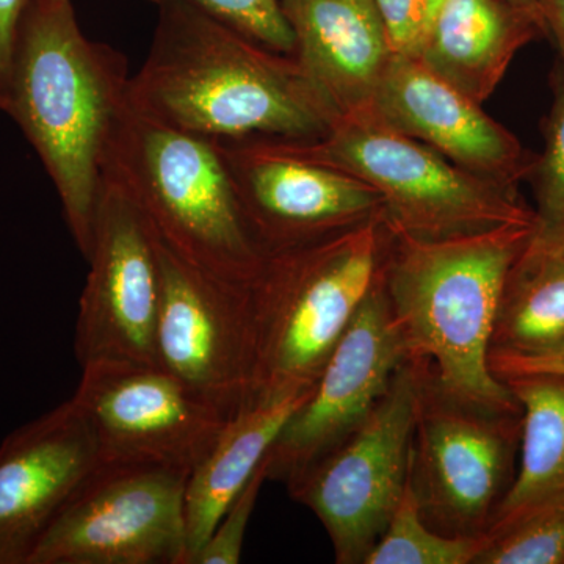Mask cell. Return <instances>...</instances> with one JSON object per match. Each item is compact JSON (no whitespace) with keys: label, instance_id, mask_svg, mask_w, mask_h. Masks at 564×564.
<instances>
[{"label":"cell","instance_id":"obj_1","mask_svg":"<svg viewBox=\"0 0 564 564\" xmlns=\"http://www.w3.org/2000/svg\"><path fill=\"white\" fill-rule=\"evenodd\" d=\"M158 24L129 101L209 140H313L334 113L293 55L263 46L192 0H150Z\"/></svg>","mask_w":564,"mask_h":564},{"label":"cell","instance_id":"obj_2","mask_svg":"<svg viewBox=\"0 0 564 564\" xmlns=\"http://www.w3.org/2000/svg\"><path fill=\"white\" fill-rule=\"evenodd\" d=\"M128 58L82 32L70 0H31L22 13L3 113L20 126L61 199L87 261L102 159L128 99Z\"/></svg>","mask_w":564,"mask_h":564},{"label":"cell","instance_id":"obj_3","mask_svg":"<svg viewBox=\"0 0 564 564\" xmlns=\"http://www.w3.org/2000/svg\"><path fill=\"white\" fill-rule=\"evenodd\" d=\"M383 228L380 278L408 358L429 364L455 395L521 410L492 373L489 352L505 284L536 225L436 240Z\"/></svg>","mask_w":564,"mask_h":564},{"label":"cell","instance_id":"obj_4","mask_svg":"<svg viewBox=\"0 0 564 564\" xmlns=\"http://www.w3.org/2000/svg\"><path fill=\"white\" fill-rule=\"evenodd\" d=\"M102 176L135 204L151 231L199 272L247 289L267 251L247 220L215 140L180 131L122 104Z\"/></svg>","mask_w":564,"mask_h":564},{"label":"cell","instance_id":"obj_5","mask_svg":"<svg viewBox=\"0 0 564 564\" xmlns=\"http://www.w3.org/2000/svg\"><path fill=\"white\" fill-rule=\"evenodd\" d=\"M383 220L267 251L247 288L252 392L311 389L377 281Z\"/></svg>","mask_w":564,"mask_h":564},{"label":"cell","instance_id":"obj_6","mask_svg":"<svg viewBox=\"0 0 564 564\" xmlns=\"http://www.w3.org/2000/svg\"><path fill=\"white\" fill-rule=\"evenodd\" d=\"M269 141L295 158L366 182L383 196V225L417 239L536 225L534 212L519 202L513 187L467 172L370 113L336 118L318 139Z\"/></svg>","mask_w":564,"mask_h":564},{"label":"cell","instance_id":"obj_7","mask_svg":"<svg viewBox=\"0 0 564 564\" xmlns=\"http://www.w3.org/2000/svg\"><path fill=\"white\" fill-rule=\"evenodd\" d=\"M413 361L417 393L408 486L434 532L486 538L518 470L522 410L455 395L437 383L429 364Z\"/></svg>","mask_w":564,"mask_h":564},{"label":"cell","instance_id":"obj_8","mask_svg":"<svg viewBox=\"0 0 564 564\" xmlns=\"http://www.w3.org/2000/svg\"><path fill=\"white\" fill-rule=\"evenodd\" d=\"M187 478L173 467L101 462L28 564H187Z\"/></svg>","mask_w":564,"mask_h":564},{"label":"cell","instance_id":"obj_9","mask_svg":"<svg viewBox=\"0 0 564 564\" xmlns=\"http://www.w3.org/2000/svg\"><path fill=\"white\" fill-rule=\"evenodd\" d=\"M417 364L406 359L362 425L285 486L332 540L337 564H364L408 488Z\"/></svg>","mask_w":564,"mask_h":564},{"label":"cell","instance_id":"obj_10","mask_svg":"<svg viewBox=\"0 0 564 564\" xmlns=\"http://www.w3.org/2000/svg\"><path fill=\"white\" fill-rule=\"evenodd\" d=\"M74 351L91 364L159 366V280L154 237L135 204L102 176Z\"/></svg>","mask_w":564,"mask_h":564},{"label":"cell","instance_id":"obj_11","mask_svg":"<svg viewBox=\"0 0 564 564\" xmlns=\"http://www.w3.org/2000/svg\"><path fill=\"white\" fill-rule=\"evenodd\" d=\"M90 422L102 463L155 464L191 474L228 415L159 366L91 364L70 397Z\"/></svg>","mask_w":564,"mask_h":564},{"label":"cell","instance_id":"obj_12","mask_svg":"<svg viewBox=\"0 0 564 564\" xmlns=\"http://www.w3.org/2000/svg\"><path fill=\"white\" fill-rule=\"evenodd\" d=\"M406 359L378 270L373 288L323 367L310 399L265 455L269 480L291 485L348 440L383 399Z\"/></svg>","mask_w":564,"mask_h":564},{"label":"cell","instance_id":"obj_13","mask_svg":"<svg viewBox=\"0 0 564 564\" xmlns=\"http://www.w3.org/2000/svg\"><path fill=\"white\" fill-rule=\"evenodd\" d=\"M152 237L161 280L159 367L231 419L252 393L247 289L212 280Z\"/></svg>","mask_w":564,"mask_h":564},{"label":"cell","instance_id":"obj_14","mask_svg":"<svg viewBox=\"0 0 564 564\" xmlns=\"http://www.w3.org/2000/svg\"><path fill=\"white\" fill-rule=\"evenodd\" d=\"M215 143L265 251L384 220L383 196L358 177L295 158L269 140Z\"/></svg>","mask_w":564,"mask_h":564},{"label":"cell","instance_id":"obj_15","mask_svg":"<svg viewBox=\"0 0 564 564\" xmlns=\"http://www.w3.org/2000/svg\"><path fill=\"white\" fill-rule=\"evenodd\" d=\"M101 464L90 422L73 400L0 444V564H28L73 494Z\"/></svg>","mask_w":564,"mask_h":564},{"label":"cell","instance_id":"obj_16","mask_svg":"<svg viewBox=\"0 0 564 564\" xmlns=\"http://www.w3.org/2000/svg\"><path fill=\"white\" fill-rule=\"evenodd\" d=\"M367 113L497 184L513 187L532 169L513 133L417 58L392 55Z\"/></svg>","mask_w":564,"mask_h":564},{"label":"cell","instance_id":"obj_17","mask_svg":"<svg viewBox=\"0 0 564 564\" xmlns=\"http://www.w3.org/2000/svg\"><path fill=\"white\" fill-rule=\"evenodd\" d=\"M293 57L334 117L372 106L393 52L373 0H280Z\"/></svg>","mask_w":564,"mask_h":564},{"label":"cell","instance_id":"obj_18","mask_svg":"<svg viewBox=\"0 0 564 564\" xmlns=\"http://www.w3.org/2000/svg\"><path fill=\"white\" fill-rule=\"evenodd\" d=\"M313 389L252 392L225 423L207 455L193 467L185 489L187 564H192L193 556Z\"/></svg>","mask_w":564,"mask_h":564},{"label":"cell","instance_id":"obj_19","mask_svg":"<svg viewBox=\"0 0 564 564\" xmlns=\"http://www.w3.org/2000/svg\"><path fill=\"white\" fill-rule=\"evenodd\" d=\"M536 31L503 0H440L415 58L481 104Z\"/></svg>","mask_w":564,"mask_h":564},{"label":"cell","instance_id":"obj_20","mask_svg":"<svg viewBox=\"0 0 564 564\" xmlns=\"http://www.w3.org/2000/svg\"><path fill=\"white\" fill-rule=\"evenodd\" d=\"M522 410L518 470L488 536L564 507V377L532 373L502 380Z\"/></svg>","mask_w":564,"mask_h":564},{"label":"cell","instance_id":"obj_21","mask_svg":"<svg viewBox=\"0 0 564 564\" xmlns=\"http://www.w3.org/2000/svg\"><path fill=\"white\" fill-rule=\"evenodd\" d=\"M564 348V261L525 248L505 284L491 352L534 356Z\"/></svg>","mask_w":564,"mask_h":564},{"label":"cell","instance_id":"obj_22","mask_svg":"<svg viewBox=\"0 0 564 564\" xmlns=\"http://www.w3.org/2000/svg\"><path fill=\"white\" fill-rule=\"evenodd\" d=\"M486 538H455L434 532L423 521L408 486L399 507L364 564H474Z\"/></svg>","mask_w":564,"mask_h":564},{"label":"cell","instance_id":"obj_23","mask_svg":"<svg viewBox=\"0 0 564 564\" xmlns=\"http://www.w3.org/2000/svg\"><path fill=\"white\" fill-rule=\"evenodd\" d=\"M474 564H564V507L486 536Z\"/></svg>","mask_w":564,"mask_h":564},{"label":"cell","instance_id":"obj_24","mask_svg":"<svg viewBox=\"0 0 564 564\" xmlns=\"http://www.w3.org/2000/svg\"><path fill=\"white\" fill-rule=\"evenodd\" d=\"M545 151L538 163L536 228L532 242L545 243L564 231V91L556 96L545 131Z\"/></svg>","mask_w":564,"mask_h":564},{"label":"cell","instance_id":"obj_25","mask_svg":"<svg viewBox=\"0 0 564 564\" xmlns=\"http://www.w3.org/2000/svg\"><path fill=\"white\" fill-rule=\"evenodd\" d=\"M270 50L293 55L295 40L280 0H192Z\"/></svg>","mask_w":564,"mask_h":564},{"label":"cell","instance_id":"obj_26","mask_svg":"<svg viewBox=\"0 0 564 564\" xmlns=\"http://www.w3.org/2000/svg\"><path fill=\"white\" fill-rule=\"evenodd\" d=\"M269 480L267 459L254 470L250 481L237 494L223 513L214 532L193 556L192 564H239L242 558L245 534L263 484Z\"/></svg>","mask_w":564,"mask_h":564},{"label":"cell","instance_id":"obj_27","mask_svg":"<svg viewBox=\"0 0 564 564\" xmlns=\"http://www.w3.org/2000/svg\"><path fill=\"white\" fill-rule=\"evenodd\" d=\"M393 54L417 57L440 0H373Z\"/></svg>","mask_w":564,"mask_h":564},{"label":"cell","instance_id":"obj_28","mask_svg":"<svg viewBox=\"0 0 564 564\" xmlns=\"http://www.w3.org/2000/svg\"><path fill=\"white\" fill-rule=\"evenodd\" d=\"M489 367L500 381L518 375L551 373L564 377L563 350L534 356H511L489 352Z\"/></svg>","mask_w":564,"mask_h":564},{"label":"cell","instance_id":"obj_29","mask_svg":"<svg viewBox=\"0 0 564 564\" xmlns=\"http://www.w3.org/2000/svg\"><path fill=\"white\" fill-rule=\"evenodd\" d=\"M31 0H0V111L9 90L11 58L22 13Z\"/></svg>","mask_w":564,"mask_h":564},{"label":"cell","instance_id":"obj_30","mask_svg":"<svg viewBox=\"0 0 564 564\" xmlns=\"http://www.w3.org/2000/svg\"><path fill=\"white\" fill-rule=\"evenodd\" d=\"M545 28L552 29L560 52H562L564 66V0H540Z\"/></svg>","mask_w":564,"mask_h":564},{"label":"cell","instance_id":"obj_31","mask_svg":"<svg viewBox=\"0 0 564 564\" xmlns=\"http://www.w3.org/2000/svg\"><path fill=\"white\" fill-rule=\"evenodd\" d=\"M508 6L513 7V9L522 11V13L527 14L530 20H533L534 24L540 28V31H544L545 22L543 17V10H541L540 0H503Z\"/></svg>","mask_w":564,"mask_h":564},{"label":"cell","instance_id":"obj_32","mask_svg":"<svg viewBox=\"0 0 564 564\" xmlns=\"http://www.w3.org/2000/svg\"><path fill=\"white\" fill-rule=\"evenodd\" d=\"M530 247L534 248V250L547 252V254L564 261V231L556 236L554 240H551V242L534 243L530 240Z\"/></svg>","mask_w":564,"mask_h":564}]
</instances>
